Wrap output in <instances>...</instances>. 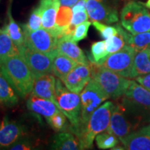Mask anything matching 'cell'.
Masks as SVG:
<instances>
[{
  "instance_id": "cell-1",
  "label": "cell",
  "mask_w": 150,
  "mask_h": 150,
  "mask_svg": "<svg viewBox=\"0 0 150 150\" xmlns=\"http://www.w3.org/2000/svg\"><path fill=\"white\" fill-rule=\"evenodd\" d=\"M0 69L19 96L24 98L32 92L35 77L20 54L8 58Z\"/></svg>"
},
{
  "instance_id": "cell-2",
  "label": "cell",
  "mask_w": 150,
  "mask_h": 150,
  "mask_svg": "<svg viewBox=\"0 0 150 150\" xmlns=\"http://www.w3.org/2000/svg\"><path fill=\"white\" fill-rule=\"evenodd\" d=\"M114 105L112 102H106L93 112L87 125L76 136L82 149L93 147L97 135L107 129Z\"/></svg>"
},
{
  "instance_id": "cell-3",
  "label": "cell",
  "mask_w": 150,
  "mask_h": 150,
  "mask_svg": "<svg viewBox=\"0 0 150 150\" xmlns=\"http://www.w3.org/2000/svg\"><path fill=\"white\" fill-rule=\"evenodd\" d=\"M80 97L81 112L79 126L73 131L76 136H77L87 125L93 112L110 97L96 81L91 78L81 93Z\"/></svg>"
},
{
  "instance_id": "cell-4",
  "label": "cell",
  "mask_w": 150,
  "mask_h": 150,
  "mask_svg": "<svg viewBox=\"0 0 150 150\" xmlns=\"http://www.w3.org/2000/svg\"><path fill=\"white\" fill-rule=\"evenodd\" d=\"M121 24L131 34L150 31V13L145 4L128 1L120 13Z\"/></svg>"
},
{
  "instance_id": "cell-5",
  "label": "cell",
  "mask_w": 150,
  "mask_h": 150,
  "mask_svg": "<svg viewBox=\"0 0 150 150\" xmlns=\"http://www.w3.org/2000/svg\"><path fill=\"white\" fill-rule=\"evenodd\" d=\"M59 110L72 124V132L79 126L81 112L80 95L69 91L63 81L57 79L55 83V101Z\"/></svg>"
},
{
  "instance_id": "cell-6",
  "label": "cell",
  "mask_w": 150,
  "mask_h": 150,
  "mask_svg": "<svg viewBox=\"0 0 150 150\" xmlns=\"http://www.w3.org/2000/svg\"><path fill=\"white\" fill-rule=\"evenodd\" d=\"M91 78L99 84L102 89L112 99L125 95L130 80L112 72L102 65L91 63Z\"/></svg>"
},
{
  "instance_id": "cell-7",
  "label": "cell",
  "mask_w": 150,
  "mask_h": 150,
  "mask_svg": "<svg viewBox=\"0 0 150 150\" xmlns=\"http://www.w3.org/2000/svg\"><path fill=\"white\" fill-rule=\"evenodd\" d=\"M24 45L31 50L47 54L58 53V38L53 32L44 28L29 31L23 29Z\"/></svg>"
},
{
  "instance_id": "cell-8",
  "label": "cell",
  "mask_w": 150,
  "mask_h": 150,
  "mask_svg": "<svg viewBox=\"0 0 150 150\" xmlns=\"http://www.w3.org/2000/svg\"><path fill=\"white\" fill-rule=\"evenodd\" d=\"M135 54L134 49L127 45L120 51L110 54L101 65L124 77L131 79Z\"/></svg>"
},
{
  "instance_id": "cell-9",
  "label": "cell",
  "mask_w": 150,
  "mask_h": 150,
  "mask_svg": "<svg viewBox=\"0 0 150 150\" xmlns=\"http://www.w3.org/2000/svg\"><path fill=\"white\" fill-rule=\"evenodd\" d=\"M18 50L35 78L43 74H52L54 59L57 54L41 53L31 50L25 45L20 47Z\"/></svg>"
},
{
  "instance_id": "cell-10",
  "label": "cell",
  "mask_w": 150,
  "mask_h": 150,
  "mask_svg": "<svg viewBox=\"0 0 150 150\" xmlns=\"http://www.w3.org/2000/svg\"><path fill=\"white\" fill-rule=\"evenodd\" d=\"M136 127L133 125L127 115L125 113V108L122 105H114L111 115H110L109 125L106 130L107 132L115 135L118 138H122L134 131Z\"/></svg>"
},
{
  "instance_id": "cell-11",
  "label": "cell",
  "mask_w": 150,
  "mask_h": 150,
  "mask_svg": "<svg viewBox=\"0 0 150 150\" xmlns=\"http://www.w3.org/2000/svg\"><path fill=\"white\" fill-rule=\"evenodd\" d=\"M91 79V64L77 63L61 81L69 91L80 94Z\"/></svg>"
},
{
  "instance_id": "cell-12",
  "label": "cell",
  "mask_w": 150,
  "mask_h": 150,
  "mask_svg": "<svg viewBox=\"0 0 150 150\" xmlns=\"http://www.w3.org/2000/svg\"><path fill=\"white\" fill-rule=\"evenodd\" d=\"M86 11L92 20L105 24L115 23L119 20L117 11L104 1L87 0Z\"/></svg>"
},
{
  "instance_id": "cell-13",
  "label": "cell",
  "mask_w": 150,
  "mask_h": 150,
  "mask_svg": "<svg viewBox=\"0 0 150 150\" xmlns=\"http://www.w3.org/2000/svg\"><path fill=\"white\" fill-rule=\"evenodd\" d=\"M25 135L24 127L4 118L0 125V149L10 147Z\"/></svg>"
},
{
  "instance_id": "cell-14",
  "label": "cell",
  "mask_w": 150,
  "mask_h": 150,
  "mask_svg": "<svg viewBox=\"0 0 150 150\" xmlns=\"http://www.w3.org/2000/svg\"><path fill=\"white\" fill-rule=\"evenodd\" d=\"M125 149L150 150V125L120 138Z\"/></svg>"
},
{
  "instance_id": "cell-15",
  "label": "cell",
  "mask_w": 150,
  "mask_h": 150,
  "mask_svg": "<svg viewBox=\"0 0 150 150\" xmlns=\"http://www.w3.org/2000/svg\"><path fill=\"white\" fill-rule=\"evenodd\" d=\"M56 79L51 74H43L35 78L32 95L40 98L55 101Z\"/></svg>"
},
{
  "instance_id": "cell-16",
  "label": "cell",
  "mask_w": 150,
  "mask_h": 150,
  "mask_svg": "<svg viewBox=\"0 0 150 150\" xmlns=\"http://www.w3.org/2000/svg\"><path fill=\"white\" fill-rule=\"evenodd\" d=\"M57 50L59 53L74 60L77 63L91 64V62L87 59L83 50L76 45V42H73L70 39L66 38L59 39L57 42Z\"/></svg>"
},
{
  "instance_id": "cell-17",
  "label": "cell",
  "mask_w": 150,
  "mask_h": 150,
  "mask_svg": "<svg viewBox=\"0 0 150 150\" xmlns=\"http://www.w3.org/2000/svg\"><path fill=\"white\" fill-rule=\"evenodd\" d=\"M39 6L42 12V28L52 31L56 29V18L61 6L60 0H40Z\"/></svg>"
},
{
  "instance_id": "cell-18",
  "label": "cell",
  "mask_w": 150,
  "mask_h": 150,
  "mask_svg": "<svg viewBox=\"0 0 150 150\" xmlns=\"http://www.w3.org/2000/svg\"><path fill=\"white\" fill-rule=\"evenodd\" d=\"M125 95L132 103L150 110V91L137 81H130Z\"/></svg>"
},
{
  "instance_id": "cell-19",
  "label": "cell",
  "mask_w": 150,
  "mask_h": 150,
  "mask_svg": "<svg viewBox=\"0 0 150 150\" xmlns=\"http://www.w3.org/2000/svg\"><path fill=\"white\" fill-rule=\"evenodd\" d=\"M27 106L28 109L34 113L44 116L46 120L60 111L59 108L52 100L40 98L32 94L28 99Z\"/></svg>"
},
{
  "instance_id": "cell-20",
  "label": "cell",
  "mask_w": 150,
  "mask_h": 150,
  "mask_svg": "<svg viewBox=\"0 0 150 150\" xmlns=\"http://www.w3.org/2000/svg\"><path fill=\"white\" fill-rule=\"evenodd\" d=\"M150 73V47L136 52L131 79Z\"/></svg>"
},
{
  "instance_id": "cell-21",
  "label": "cell",
  "mask_w": 150,
  "mask_h": 150,
  "mask_svg": "<svg viewBox=\"0 0 150 150\" xmlns=\"http://www.w3.org/2000/svg\"><path fill=\"white\" fill-rule=\"evenodd\" d=\"M115 27L117 29V34L105 40L106 43V51L109 55L120 51L125 46L128 45L130 38V33L126 29H124L120 24H115Z\"/></svg>"
},
{
  "instance_id": "cell-22",
  "label": "cell",
  "mask_w": 150,
  "mask_h": 150,
  "mask_svg": "<svg viewBox=\"0 0 150 150\" xmlns=\"http://www.w3.org/2000/svg\"><path fill=\"white\" fill-rule=\"evenodd\" d=\"M18 54H20V51L11 38L5 26L0 33V66L8 58Z\"/></svg>"
},
{
  "instance_id": "cell-23",
  "label": "cell",
  "mask_w": 150,
  "mask_h": 150,
  "mask_svg": "<svg viewBox=\"0 0 150 150\" xmlns=\"http://www.w3.org/2000/svg\"><path fill=\"white\" fill-rule=\"evenodd\" d=\"M52 147V149L57 150L82 149L78 137L67 132H61L56 135Z\"/></svg>"
},
{
  "instance_id": "cell-24",
  "label": "cell",
  "mask_w": 150,
  "mask_h": 150,
  "mask_svg": "<svg viewBox=\"0 0 150 150\" xmlns=\"http://www.w3.org/2000/svg\"><path fill=\"white\" fill-rule=\"evenodd\" d=\"M77 64L76 61L58 52L54 59L52 74L63 79Z\"/></svg>"
},
{
  "instance_id": "cell-25",
  "label": "cell",
  "mask_w": 150,
  "mask_h": 150,
  "mask_svg": "<svg viewBox=\"0 0 150 150\" xmlns=\"http://www.w3.org/2000/svg\"><path fill=\"white\" fill-rule=\"evenodd\" d=\"M18 102L16 91L0 71V104L13 106Z\"/></svg>"
},
{
  "instance_id": "cell-26",
  "label": "cell",
  "mask_w": 150,
  "mask_h": 150,
  "mask_svg": "<svg viewBox=\"0 0 150 150\" xmlns=\"http://www.w3.org/2000/svg\"><path fill=\"white\" fill-rule=\"evenodd\" d=\"M109 54L106 51V40L97 41L91 45V54L89 56V61L92 63L102 65Z\"/></svg>"
},
{
  "instance_id": "cell-27",
  "label": "cell",
  "mask_w": 150,
  "mask_h": 150,
  "mask_svg": "<svg viewBox=\"0 0 150 150\" xmlns=\"http://www.w3.org/2000/svg\"><path fill=\"white\" fill-rule=\"evenodd\" d=\"M7 14H8V24L6 26L7 30H8V33L11 38L13 41L15 45L18 47V48H19L24 45L23 31H22L20 26L15 22L14 19L13 18L10 8H8Z\"/></svg>"
},
{
  "instance_id": "cell-28",
  "label": "cell",
  "mask_w": 150,
  "mask_h": 150,
  "mask_svg": "<svg viewBox=\"0 0 150 150\" xmlns=\"http://www.w3.org/2000/svg\"><path fill=\"white\" fill-rule=\"evenodd\" d=\"M128 45L132 47L136 52L150 47V31L131 34Z\"/></svg>"
},
{
  "instance_id": "cell-29",
  "label": "cell",
  "mask_w": 150,
  "mask_h": 150,
  "mask_svg": "<svg viewBox=\"0 0 150 150\" xmlns=\"http://www.w3.org/2000/svg\"><path fill=\"white\" fill-rule=\"evenodd\" d=\"M95 142L99 149H112L119 143L117 136L108 132H102L95 137Z\"/></svg>"
},
{
  "instance_id": "cell-30",
  "label": "cell",
  "mask_w": 150,
  "mask_h": 150,
  "mask_svg": "<svg viewBox=\"0 0 150 150\" xmlns=\"http://www.w3.org/2000/svg\"><path fill=\"white\" fill-rule=\"evenodd\" d=\"M73 16L72 9L70 7L61 6L58 11L56 18V27L62 28L70 24Z\"/></svg>"
},
{
  "instance_id": "cell-31",
  "label": "cell",
  "mask_w": 150,
  "mask_h": 150,
  "mask_svg": "<svg viewBox=\"0 0 150 150\" xmlns=\"http://www.w3.org/2000/svg\"><path fill=\"white\" fill-rule=\"evenodd\" d=\"M22 27L31 31L42 28V12L39 6L32 11L28 23L24 24Z\"/></svg>"
},
{
  "instance_id": "cell-32",
  "label": "cell",
  "mask_w": 150,
  "mask_h": 150,
  "mask_svg": "<svg viewBox=\"0 0 150 150\" xmlns=\"http://www.w3.org/2000/svg\"><path fill=\"white\" fill-rule=\"evenodd\" d=\"M52 129L56 131H60L65 129L66 127L67 119L66 116L61 110L54 114L47 120H46Z\"/></svg>"
},
{
  "instance_id": "cell-33",
  "label": "cell",
  "mask_w": 150,
  "mask_h": 150,
  "mask_svg": "<svg viewBox=\"0 0 150 150\" xmlns=\"http://www.w3.org/2000/svg\"><path fill=\"white\" fill-rule=\"evenodd\" d=\"M92 24L93 27L96 29V30L99 33L101 36L104 40L109 38L110 37L113 36V35H116L117 33V27L115 26L112 27V26H108L106 24H103L102 22L95 21L93 20L92 22Z\"/></svg>"
},
{
  "instance_id": "cell-34",
  "label": "cell",
  "mask_w": 150,
  "mask_h": 150,
  "mask_svg": "<svg viewBox=\"0 0 150 150\" xmlns=\"http://www.w3.org/2000/svg\"><path fill=\"white\" fill-rule=\"evenodd\" d=\"M91 25V22L87 20V21L76 26L74 29V33L71 38V40H72L73 42H78L79 41L85 39L87 37L88 32V29Z\"/></svg>"
},
{
  "instance_id": "cell-35",
  "label": "cell",
  "mask_w": 150,
  "mask_h": 150,
  "mask_svg": "<svg viewBox=\"0 0 150 150\" xmlns=\"http://www.w3.org/2000/svg\"><path fill=\"white\" fill-rule=\"evenodd\" d=\"M88 19V15L87 11H78V12L73 13L72 21H71L70 24L76 27L79 24L87 21Z\"/></svg>"
},
{
  "instance_id": "cell-36",
  "label": "cell",
  "mask_w": 150,
  "mask_h": 150,
  "mask_svg": "<svg viewBox=\"0 0 150 150\" xmlns=\"http://www.w3.org/2000/svg\"><path fill=\"white\" fill-rule=\"evenodd\" d=\"M32 148L33 146L31 142L22 138L11 145L9 149L11 150H30L32 149Z\"/></svg>"
},
{
  "instance_id": "cell-37",
  "label": "cell",
  "mask_w": 150,
  "mask_h": 150,
  "mask_svg": "<svg viewBox=\"0 0 150 150\" xmlns=\"http://www.w3.org/2000/svg\"><path fill=\"white\" fill-rule=\"evenodd\" d=\"M136 81L138 83L141 84L142 86L150 91V73L137 76L136 77Z\"/></svg>"
},
{
  "instance_id": "cell-38",
  "label": "cell",
  "mask_w": 150,
  "mask_h": 150,
  "mask_svg": "<svg viewBox=\"0 0 150 150\" xmlns=\"http://www.w3.org/2000/svg\"><path fill=\"white\" fill-rule=\"evenodd\" d=\"M78 1L79 0H60V3H61V6L72 8L78 2Z\"/></svg>"
},
{
  "instance_id": "cell-39",
  "label": "cell",
  "mask_w": 150,
  "mask_h": 150,
  "mask_svg": "<svg viewBox=\"0 0 150 150\" xmlns=\"http://www.w3.org/2000/svg\"><path fill=\"white\" fill-rule=\"evenodd\" d=\"M111 149H112V150H124L125 149V147H122V146H117V145H116L114 147H112Z\"/></svg>"
},
{
  "instance_id": "cell-40",
  "label": "cell",
  "mask_w": 150,
  "mask_h": 150,
  "mask_svg": "<svg viewBox=\"0 0 150 150\" xmlns=\"http://www.w3.org/2000/svg\"><path fill=\"white\" fill-rule=\"evenodd\" d=\"M145 6L147 7V8L150 9V0H147V2L145 4Z\"/></svg>"
},
{
  "instance_id": "cell-41",
  "label": "cell",
  "mask_w": 150,
  "mask_h": 150,
  "mask_svg": "<svg viewBox=\"0 0 150 150\" xmlns=\"http://www.w3.org/2000/svg\"><path fill=\"white\" fill-rule=\"evenodd\" d=\"M123 1H134V0H123Z\"/></svg>"
},
{
  "instance_id": "cell-42",
  "label": "cell",
  "mask_w": 150,
  "mask_h": 150,
  "mask_svg": "<svg viewBox=\"0 0 150 150\" xmlns=\"http://www.w3.org/2000/svg\"><path fill=\"white\" fill-rule=\"evenodd\" d=\"M0 33H1V30H0Z\"/></svg>"
}]
</instances>
